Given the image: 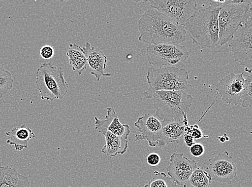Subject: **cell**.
<instances>
[{
  "label": "cell",
  "mask_w": 252,
  "mask_h": 187,
  "mask_svg": "<svg viewBox=\"0 0 252 187\" xmlns=\"http://www.w3.org/2000/svg\"><path fill=\"white\" fill-rule=\"evenodd\" d=\"M153 98L156 115L161 120H187L194 99L184 91H157Z\"/></svg>",
  "instance_id": "cell-5"
},
{
  "label": "cell",
  "mask_w": 252,
  "mask_h": 187,
  "mask_svg": "<svg viewBox=\"0 0 252 187\" xmlns=\"http://www.w3.org/2000/svg\"><path fill=\"white\" fill-rule=\"evenodd\" d=\"M149 2L151 8L184 27L197 12V4L194 0H154Z\"/></svg>",
  "instance_id": "cell-8"
},
{
  "label": "cell",
  "mask_w": 252,
  "mask_h": 187,
  "mask_svg": "<svg viewBox=\"0 0 252 187\" xmlns=\"http://www.w3.org/2000/svg\"><path fill=\"white\" fill-rule=\"evenodd\" d=\"M185 132L189 133L195 140L202 138H213L208 136H204L201 128L197 124L192 126H189V125L186 126Z\"/></svg>",
  "instance_id": "cell-25"
},
{
  "label": "cell",
  "mask_w": 252,
  "mask_h": 187,
  "mask_svg": "<svg viewBox=\"0 0 252 187\" xmlns=\"http://www.w3.org/2000/svg\"><path fill=\"white\" fill-rule=\"evenodd\" d=\"M70 67L81 75L87 69V59L83 48L75 44H69L66 52Z\"/></svg>",
  "instance_id": "cell-20"
},
{
  "label": "cell",
  "mask_w": 252,
  "mask_h": 187,
  "mask_svg": "<svg viewBox=\"0 0 252 187\" xmlns=\"http://www.w3.org/2000/svg\"><path fill=\"white\" fill-rule=\"evenodd\" d=\"M101 134L105 139V144L101 150L103 154L109 156H116L126 152L128 148L127 140L117 137L109 132H105Z\"/></svg>",
  "instance_id": "cell-19"
},
{
  "label": "cell",
  "mask_w": 252,
  "mask_h": 187,
  "mask_svg": "<svg viewBox=\"0 0 252 187\" xmlns=\"http://www.w3.org/2000/svg\"><path fill=\"white\" fill-rule=\"evenodd\" d=\"M252 17L240 27L230 40L229 47L233 58L240 65L245 66V71L252 73Z\"/></svg>",
  "instance_id": "cell-9"
},
{
  "label": "cell",
  "mask_w": 252,
  "mask_h": 187,
  "mask_svg": "<svg viewBox=\"0 0 252 187\" xmlns=\"http://www.w3.org/2000/svg\"><path fill=\"white\" fill-rule=\"evenodd\" d=\"M191 154L194 157H198L202 156L205 153V147L201 143H195L189 148Z\"/></svg>",
  "instance_id": "cell-27"
},
{
  "label": "cell",
  "mask_w": 252,
  "mask_h": 187,
  "mask_svg": "<svg viewBox=\"0 0 252 187\" xmlns=\"http://www.w3.org/2000/svg\"><path fill=\"white\" fill-rule=\"evenodd\" d=\"M36 84L43 100L53 102L62 99L68 91V84L63 76L62 68L50 63L42 64L37 70Z\"/></svg>",
  "instance_id": "cell-6"
},
{
  "label": "cell",
  "mask_w": 252,
  "mask_h": 187,
  "mask_svg": "<svg viewBox=\"0 0 252 187\" xmlns=\"http://www.w3.org/2000/svg\"><path fill=\"white\" fill-rule=\"evenodd\" d=\"M184 142L188 148H190L192 145L195 143V140L189 133L185 132L184 135Z\"/></svg>",
  "instance_id": "cell-29"
},
{
  "label": "cell",
  "mask_w": 252,
  "mask_h": 187,
  "mask_svg": "<svg viewBox=\"0 0 252 187\" xmlns=\"http://www.w3.org/2000/svg\"><path fill=\"white\" fill-rule=\"evenodd\" d=\"M13 84L12 75L8 70L0 67V98L12 89Z\"/></svg>",
  "instance_id": "cell-23"
},
{
  "label": "cell",
  "mask_w": 252,
  "mask_h": 187,
  "mask_svg": "<svg viewBox=\"0 0 252 187\" xmlns=\"http://www.w3.org/2000/svg\"><path fill=\"white\" fill-rule=\"evenodd\" d=\"M252 76L249 75L245 80V86L241 97V103L243 108L252 106Z\"/></svg>",
  "instance_id": "cell-24"
},
{
  "label": "cell",
  "mask_w": 252,
  "mask_h": 187,
  "mask_svg": "<svg viewBox=\"0 0 252 187\" xmlns=\"http://www.w3.org/2000/svg\"><path fill=\"white\" fill-rule=\"evenodd\" d=\"M160 136L157 146L164 148L169 144L179 143L184 137L186 127L189 125V119L186 120H162Z\"/></svg>",
  "instance_id": "cell-16"
},
{
  "label": "cell",
  "mask_w": 252,
  "mask_h": 187,
  "mask_svg": "<svg viewBox=\"0 0 252 187\" xmlns=\"http://www.w3.org/2000/svg\"><path fill=\"white\" fill-rule=\"evenodd\" d=\"M208 162L207 172L215 182L230 185L232 181L236 177L237 167L236 163L227 151L209 159Z\"/></svg>",
  "instance_id": "cell-10"
},
{
  "label": "cell",
  "mask_w": 252,
  "mask_h": 187,
  "mask_svg": "<svg viewBox=\"0 0 252 187\" xmlns=\"http://www.w3.org/2000/svg\"><path fill=\"white\" fill-rule=\"evenodd\" d=\"M5 134L10 138L7 140V143L13 145L14 148L17 151L27 149L29 141L36 137L31 128L27 127L25 124L19 127L14 128L12 130Z\"/></svg>",
  "instance_id": "cell-18"
},
{
  "label": "cell",
  "mask_w": 252,
  "mask_h": 187,
  "mask_svg": "<svg viewBox=\"0 0 252 187\" xmlns=\"http://www.w3.org/2000/svg\"><path fill=\"white\" fill-rule=\"evenodd\" d=\"M39 55L44 60H50L55 55V49L51 45H44L39 50Z\"/></svg>",
  "instance_id": "cell-26"
},
{
  "label": "cell",
  "mask_w": 252,
  "mask_h": 187,
  "mask_svg": "<svg viewBox=\"0 0 252 187\" xmlns=\"http://www.w3.org/2000/svg\"><path fill=\"white\" fill-rule=\"evenodd\" d=\"M134 126L140 133L135 136V142L146 140L151 147L157 146L162 128L161 120L155 115L146 114L138 119Z\"/></svg>",
  "instance_id": "cell-13"
},
{
  "label": "cell",
  "mask_w": 252,
  "mask_h": 187,
  "mask_svg": "<svg viewBox=\"0 0 252 187\" xmlns=\"http://www.w3.org/2000/svg\"><path fill=\"white\" fill-rule=\"evenodd\" d=\"M220 8L209 6L197 11L185 26L192 42L202 48L214 49L220 44L218 17Z\"/></svg>",
  "instance_id": "cell-2"
},
{
  "label": "cell",
  "mask_w": 252,
  "mask_h": 187,
  "mask_svg": "<svg viewBox=\"0 0 252 187\" xmlns=\"http://www.w3.org/2000/svg\"><path fill=\"white\" fill-rule=\"evenodd\" d=\"M146 56L151 65L159 68L171 67L186 61L189 52L186 46L175 44H150Z\"/></svg>",
  "instance_id": "cell-7"
},
{
  "label": "cell",
  "mask_w": 252,
  "mask_h": 187,
  "mask_svg": "<svg viewBox=\"0 0 252 187\" xmlns=\"http://www.w3.org/2000/svg\"><path fill=\"white\" fill-rule=\"evenodd\" d=\"M149 87L144 92L146 99L153 98L160 91H185L191 84L189 82V74L185 69L177 67L150 68L146 75Z\"/></svg>",
  "instance_id": "cell-4"
},
{
  "label": "cell",
  "mask_w": 252,
  "mask_h": 187,
  "mask_svg": "<svg viewBox=\"0 0 252 187\" xmlns=\"http://www.w3.org/2000/svg\"><path fill=\"white\" fill-rule=\"evenodd\" d=\"M161 157L156 153H150L147 157L146 161L148 164L152 167L157 166L160 164L161 162Z\"/></svg>",
  "instance_id": "cell-28"
},
{
  "label": "cell",
  "mask_w": 252,
  "mask_h": 187,
  "mask_svg": "<svg viewBox=\"0 0 252 187\" xmlns=\"http://www.w3.org/2000/svg\"><path fill=\"white\" fill-rule=\"evenodd\" d=\"M87 59V70L94 75L97 81L100 80L102 77H110V73H105L107 64V57L103 52L92 46L89 42H86L83 48Z\"/></svg>",
  "instance_id": "cell-14"
},
{
  "label": "cell",
  "mask_w": 252,
  "mask_h": 187,
  "mask_svg": "<svg viewBox=\"0 0 252 187\" xmlns=\"http://www.w3.org/2000/svg\"><path fill=\"white\" fill-rule=\"evenodd\" d=\"M0 187H31V183L15 168L0 166Z\"/></svg>",
  "instance_id": "cell-17"
},
{
  "label": "cell",
  "mask_w": 252,
  "mask_h": 187,
  "mask_svg": "<svg viewBox=\"0 0 252 187\" xmlns=\"http://www.w3.org/2000/svg\"><path fill=\"white\" fill-rule=\"evenodd\" d=\"M212 179L203 168L197 167L183 185L184 187H210Z\"/></svg>",
  "instance_id": "cell-21"
},
{
  "label": "cell",
  "mask_w": 252,
  "mask_h": 187,
  "mask_svg": "<svg viewBox=\"0 0 252 187\" xmlns=\"http://www.w3.org/2000/svg\"><path fill=\"white\" fill-rule=\"evenodd\" d=\"M197 163L184 156V153H173L170 157L166 169L168 176L178 186H183L197 168Z\"/></svg>",
  "instance_id": "cell-12"
},
{
  "label": "cell",
  "mask_w": 252,
  "mask_h": 187,
  "mask_svg": "<svg viewBox=\"0 0 252 187\" xmlns=\"http://www.w3.org/2000/svg\"><path fill=\"white\" fill-rule=\"evenodd\" d=\"M252 0H226L220 7L218 21L220 44L228 42L252 17Z\"/></svg>",
  "instance_id": "cell-3"
},
{
  "label": "cell",
  "mask_w": 252,
  "mask_h": 187,
  "mask_svg": "<svg viewBox=\"0 0 252 187\" xmlns=\"http://www.w3.org/2000/svg\"><path fill=\"white\" fill-rule=\"evenodd\" d=\"M154 173V177L144 187H177V185L165 173L155 171Z\"/></svg>",
  "instance_id": "cell-22"
},
{
  "label": "cell",
  "mask_w": 252,
  "mask_h": 187,
  "mask_svg": "<svg viewBox=\"0 0 252 187\" xmlns=\"http://www.w3.org/2000/svg\"><path fill=\"white\" fill-rule=\"evenodd\" d=\"M226 134H225L222 137H218V139L220 140V141L221 143H224L225 142H226V140H225V137L226 136Z\"/></svg>",
  "instance_id": "cell-30"
},
{
  "label": "cell",
  "mask_w": 252,
  "mask_h": 187,
  "mask_svg": "<svg viewBox=\"0 0 252 187\" xmlns=\"http://www.w3.org/2000/svg\"><path fill=\"white\" fill-rule=\"evenodd\" d=\"M243 75L231 73L220 81L216 89L222 101L233 105L241 103L245 80Z\"/></svg>",
  "instance_id": "cell-11"
},
{
  "label": "cell",
  "mask_w": 252,
  "mask_h": 187,
  "mask_svg": "<svg viewBox=\"0 0 252 187\" xmlns=\"http://www.w3.org/2000/svg\"><path fill=\"white\" fill-rule=\"evenodd\" d=\"M107 112L103 120L99 119L96 116L94 118L95 130L101 134L109 132L117 137L127 140L131 133L130 127L121 123L113 108H108Z\"/></svg>",
  "instance_id": "cell-15"
},
{
  "label": "cell",
  "mask_w": 252,
  "mask_h": 187,
  "mask_svg": "<svg viewBox=\"0 0 252 187\" xmlns=\"http://www.w3.org/2000/svg\"><path fill=\"white\" fill-rule=\"evenodd\" d=\"M139 41L150 44H179L185 41V27L169 19L157 10H146L138 21Z\"/></svg>",
  "instance_id": "cell-1"
}]
</instances>
